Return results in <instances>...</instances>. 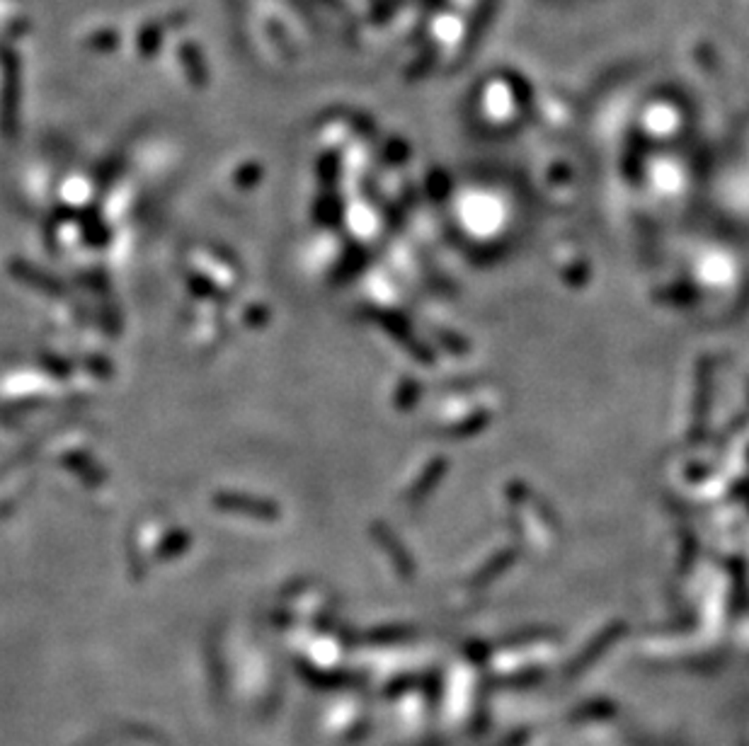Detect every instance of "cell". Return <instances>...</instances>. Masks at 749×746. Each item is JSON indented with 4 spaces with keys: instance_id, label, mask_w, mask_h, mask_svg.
<instances>
[{
    "instance_id": "obj_1",
    "label": "cell",
    "mask_w": 749,
    "mask_h": 746,
    "mask_svg": "<svg viewBox=\"0 0 749 746\" xmlns=\"http://www.w3.org/2000/svg\"><path fill=\"white\" fill-rule=\"evenodd\" d=\"M216 507H221L223 511H233V514H245V517L255 518H277L279 511L272 502L265 499H255V497H240V495H219L214 499Z\"/></svg>"
}]
</instances>
